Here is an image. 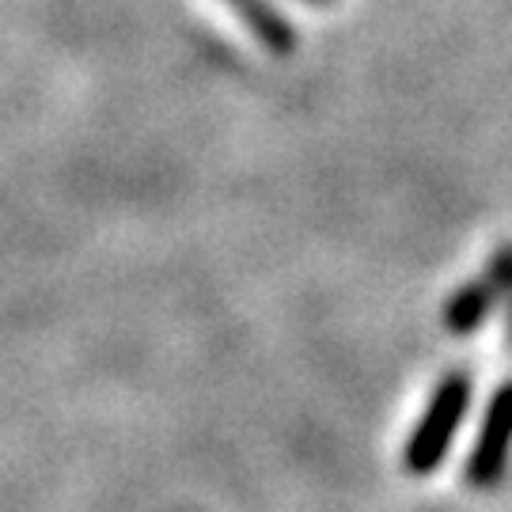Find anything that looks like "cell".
<instances>
[{
	"instance_id": "obj_6",
	"label": "cell",
	"mask_w": 512,
	"mask_h": 512,
	"mask_svg": "<svg viewBox=\"0 0 512 512\" xmlns=\"http://www.w3.org/2000/svg\"><path fill=\"white\" fill-rule=\"evenodd\" d=\"M505 327H509V338H512V296H509V311H505Z\"/></svg>"
},
{
	"instance_id": "obj_2",
	"label": "cell",
	"mask_w": 512,
	"mask_h": 512,
	"mask_svg": "<svg viewBox=\"0 0 512 512\" xmlns=\"http://www.w3.org/2000/svg\"><path fill=\"white\" fill-rule=\"evenodd\" d=\"M512 463V380L494 387L490 406L482 414L478 437L467 452L463 478L475 490H494L497 482H505Z\"/></svg>"
},
{
	"instance_id": "obj_3",
	"label": "cell",
	"mask_w": 512,
	"mask_h": 512,
	"mask_svg": "<svg viewBox=\"0 0 512 512\" xmlns=\"http://www.w3.org/2000/svg\"><path fill=\"white\" fill-rule=\"evenodd\" d=\"M497 308V289L490 285V277L478 274L471 281H463L456 293L448 296L444 304V330L456 334V338H467L475 334Z\"/></svg>"
},
{
	"instance_id": "obj_1",
	"label": "cell",
	"mask_w": 512,
	"mask_h": 512,
	"mask_svg": "<svg viewBox=\"0 0 512 512\" xmlns=\"http://www.w3.org/2000/svg\"><path fill=\"white\" fill-rule=\"evenodd\" d=\"M471 399H475V380L471 372H448L433 384V395L421 410L418 425L410 429V437L403 444V471L414 478L433 475L440 463L448 459L452 444H456V433L467 410H471Z\"/></svg>"
},
{
	"instance_id": "obj_5",
	"label": "cell",
	"mask_w": 512,
	"mask_h": 512,
	"mask_svg": "<svg viewBox=\"0 0 512 512\" xmlns=\"http://www.w3.org/2000/svg\"><path fill=\"white\" fill-rule=\"evenodd\" d=\"M482 274L490 277V285L497 289V300H509L512 296V243H501V247H497Z\"/></svg>"
},
{
	"instance_id": "obj_4",
	"label": "cell",
	"mask_w": 512,
	"mask_h": 512,
	"mask_svg": "<svg viewBox=\"0 0 512 512\" xmlns=\"http://www.w3.org/2000/svg\"><path fill=\"white\" fill-rule=\"evenodd\" d=\"M228 4H232V12L251 27V35H255L270 54L285 57V54H293L296 50L293 23H289L285 16H277L266 0H228Z\"/></svg>"
},
{
	"instance_id": "obj_7",
	"label": "cell",
	"mask_w": 512,
	"mask_h": 512,
	"mask_svg": "<svg viewBox=\"0 0 512 512\" xmlns=\"http://www.w3.org/2000/svg\"><path fill=\"white\" fill-rule=\"evenodd\" d=\"M308 4H323V8H327V4H334V0H308Z\"/></svg>"
}]
</instances>
